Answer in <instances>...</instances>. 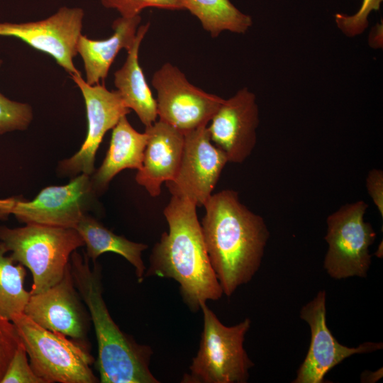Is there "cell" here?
Returning <instances> with one entry per match:
<instances>
[{"label":"cell","mask_w":383,"mask_h":383,"mask_svg":"<svg viewBox=\"0 0 383 383\" xmlns=\"http://www.w3.org/2000/svg\"><path fill=\"white\" fill-rule=\"evenodd\" d=\"M200 222L209 261L223 294L231 296L260 267L270 232L263 218L225 189L212 194Z\"/></svg>","instance_id":"cell-1"},{"label":"cell","mask_w":383,"mask_h":383,"mask_svg":"<svg viewBox=\"0 0 383 383\" xmlns=\"http://www.w3.org/2000/svg\"><path fill=\"white\" fill-rule=\"evenodd\" d=\"M196 207L187 198L172 196L163 211L168 231L153 247L145 273V277L175 280L192 312L198 311L202 303L218 300L223 294L205 248Z\"/></svg>","instance_id":"cell-2"},{"label":"cell","mask_w":383,"mask_h":383,"mask_svg":"<svg viewBox=\"0 0 383 383\" xmlns=\"http://www.w3.org/2000/svg\"><path fill=\"white\" fill-rule=\"evenodd\" d=\"M74 285L87 306L98 343L97 367L101 383H158L149 365L152 350L138 344L112 319L103 298L101 267L76 250L70 259Z\"/></svg>","instance_id":"cell-3"},{"label":"cell","mask_w":383,"mask_h":383,"mask_svg":"<svg viewBox=\"0 0 383 383\" xmlns=\"http://www.w3.org/2000/svg\"><path fill=\"white\" fill-rule=\"evenodd\" d=\"M0 240L11 252L13 261L30 271V295L57 284L62 278L72 252L84 245L75 228L38 224L14 228L0 226Z\"/></svg>","instance_id":"cell-4"},{"label":"cell","mask_w":383,"mask_h":383,"mask_svg":"<svg viewBox=\"0 0 383 383\" xmlns=\"http://www.w3.org/2000/svg\"><path fill=\"white\" fill-rule=\"evenodd\" d=\"M204 327L199 348L184 375V383H245L254 366L245 348L244 340L251 326L247 318L226 326L207 306H200Z\"/></svg>","instance_id":"cell-5"},{"label":"cell","mask_w":383,"mask_h":383,"mask_svg":"<svg viewBox=\"0 0 383 383\" xmlns=\"http://www.w3.org/2000/svg\"><path fill=\"white\" fill-rule=\"evenodd\" d=\"M16 326L35 374L45 383H96L93 357L85 345L38 325L23 313L15 315Z\"/></svg>","instance_id":"cell-6"},{"label":"cell","mask_w":383,"mask_h":383,"mask_svg":"<svg viewBox=\"0 0 383 383\" xmlns=\"http://www.w3.org/2000/svg\"><path fill=\"white\" fill-rule=\"evenodd\" d=\"M367 207L362 200L347 204L326 219L328 250L323 268L333 279L367 276L372 262L370 247L377 235L364 218Z\"/></svg>","instance_id":"cell-7"},{"label":"cell","mask_w":383,"mask_h":383,"mask_svg":"<svg viewBox=\"0 0 383 383\" xmlns=\"http://www.w3.org/2000/svg\"><path fill=\"white\" fill-rule=\"evenodd\" d=\"M159 120L184 133L207 126L224 99L192 84L170 62L164 63L152 77Z\"/></svg>","instance_id":"cell-8"},{"label":"cell","mask_w":383,"mask_h":383,"mask_svg":"<svg viewBox=\"0 0 383 383\" xmlns=\"http://www.w3.org/2000/svg\"><path fill=\"white\" fill-rule=\"evenodd\" d=\"M70 77L79 87L85 102L87 133L80 149L71 157L60 162L57 170L60 176L73 178L80 174L94 173L96 153L104 135L131 110L116 90L109 91L101 84L90 85L81 74Z\"/></svg>","instance_id":"cell-9"},{"label":"cell","mask_w":383,"mask_h":383,"mask_svg":"<svg viewBox=\"0 0 383 383\" xmlns=\"http://www.w3.org/2000/svg\"><path fill=\"white\" fill-rule=\"evenodd\" d=\"M96 197L91 175L80 174L67 184L43 189L32 201L21 197L11 214L26 224L75 228L94 209Z\"/></svg>","instance_id":"cell-10"},{"label":"cell","mask_w":383,"mask_h":383,"mask_svg":"<svg viewBox=\"0 0 383 383\" xmlns=\"http://www.w3.org/2000/svg\"><path fill=\"white\" fill-rule=\"evenodd\" d=\"M84 11L63 6L50 16L37 21L0 23V37L18 38L33 48L50 55L70 76L81 74L73 58L82 35Z\"/></svg>","instance_id":"cell-11"},{"label":"cell","mask_w":383,"mask_h":383,"mask_svg":"<svg viewBox=\"0 0 383 383\" xmlns=\"http://www.w3.org/2000/svg\"><path fill=\"white\" fill-rule=\"evenodd\" d=\"M202 126L184 133L179 167L175 177L165 182L172 196L184 197L202 206L210 198L227 162L226 155L210 140Z\"/></svg>","instance_id":"cell-12"},{"label":"cell","mask_w":383,"mask_h":383,"mask_svg":"<svg viewBox=\"0 0 383 383\" xmlns=\"http://www.w3.org/2000/svg\"><path fill=\"white\" fill-rule=\"evenodd\" d=\"M300 318L310 328L311 341L307 354L297 370L294 383H323L326 374L345 359L356 354L382 349V343L365 342L357 347L342 345L326 323V293L321 290L300 311Z\"/></svg>","instance_id":"cell-13"},{"label":"cell","mask_w":383,"mask_h":383,"mask_svg":"<svg viewBox=\"0 0 383 383\" xmlns=\"http://www.w3.org/2000/svg\"><path fill=\"white\" fill-rule=\"evenodd\" d=\"M74 285L70 262L62 278L48 289L30 295L23 313L38 325L88 347L91 321Z\"/></svg>","instance_id":"cell-14"},{"label":"cell","mask_w":383,"mask_h":383,"mask_svg":"<svg viewBox=\"0 0 383 383\" xmlns=\"http://www.w3.org/2000/svg\"><path fill=\"white\" fill-rule=\"evenodd\" d=\"M258 125L255 94L244 87L224 99L206 128L211 141L223 151L228 161L240 164L255 147Z\"/></svg>","instance_id":"cell-15"},{"label":"cell","mask_w":383,"mask_h":383,"mask_svg":"<svg viewBox=\"0 0 383 383\" xmlns=\"http://www.w3.org/2000/svg\"><path fill=\"white\" fill-rule=\"evenodd\" d=\"M148 142L143 165L135 176L136 182L152 197L158 196L163 182L176 176L183 151L184 133L158 120L145 127Z\"/></svg>","instance_id":"cell-16"},{"label":"cell","mask_w":383,"mask_h":383,"mask_svg":"<svg viewBox=\"0 0 383 383\" xmlns=\"http://www.w3.org/2000/svg\"><path fill=\"white\" fill-rule=\"evenodd\" d=\"M141 17L120 16L111 25L113 34L104 40H92L81 35L77 53L82 59L85 81L90 85L100 84L108 76L109 69L121 50H128L134 43Z\"/></svg>","instance_id":"cell-17"},{"label":"cell","mask_w":383,"mask_h":383,"mask_svg":"<svg viewBox=\"0 0 383 383\" xmlns=\"http://www.w3.org/2000/svg\"><path fill=\"white\" fill-rule=\"evenodd\" d=\"M147 142L145 132L137 131L126 116L120 118L112 128L109 148L101 165L91 175L96 195L104 193L112 179L121 171L141 169Z\"/></svg>","instance_id":"cell-18"},{"label":"cell","mask_w":383,"mask_h":383,"mask_svg":"<svg viewBox=\"0 0 383 383\" xmlns=\"http://www.w3.org/2000/svg\"><path fill=\"white\" fill-rule=\"evenodd\" d=\"M149 28L150 23L138 27L134 43L127 50L125 62L114 72L116 91L126 106L135 112L145 127L155 123L157 118L155 99L138 61L140 46Z\"/></svg>","instance_id":"cell-19"},{"label":"cell","mask_w":383,"mask_h":383,"mask_svg":"<svg viewBox=\"0 0 383 383\" xmlns=\"http://www.w3.org/2000/svg\"><path fill=\"white\" fill-rule=\"evenodd\" d=\"M75 229L87 247L85 254L93 262L104 252L116 253L134 267L138 282H143L146 268L142 259V252L148 248L147 245L133 242L124 236L115 234L88 213L82 217Z\"/></svg>","instance_id":"cell-20"},{"label":"cell","mask_w":383,"mask_h":383,"mask_svg":"<svg viewBox=\"0 0 383 383\" xmlns=\"http://www.w3.org/2000/svg\"><path fill=\"white\" fill-rule=\"evenodd\" d=\"M200 21L212 38L223 31L245 33L251 27V16L241 12L230 0H179Z\"/></svg>","instance_id":"cell-21"},{"label":"cell","mask_w":383,"mask_h":383,"mask_svg":"<svg viewBox=\"0 0 383 383\" xmlns=\"http://www.w3.org/2000/svg\"><path fill=\"white\" fill-rule=\"evenodd\" d=\"M8 250L0 240V316L11 321L18 313H23L30 296L23 287L26 270L21 264L15 265Z\"/></svg>","instance_id":"cell-22"},{"label":"cell","mask_w":383,"mask_h":383,"mask_svg":"<svg viewBox=\"0 0 383 383\" xmlns=\"http://www.w3.org/2000/svg\"><path fill=\"white\" fill-rule=\"evenodd\" d=\"M3 60L0 59V68ZM33 118L32 106L11 100L0 93V135L26 130Z\"/></svg>","instance_id":"cell-23"},{"label":"cell","mask_w":383,"mask_h":383,"mask_svg":"<svg viewBox=\"0 0 383 383\" xmlns=\"http://www.w3.org/2000/svg\"><path fill=\"white\" fill-rule=\"evenodd\" d=\"M106 9L116 10L123 17H133L140 15L148 8L167 10H183L179 0H100Z\"/></svg>","instance_id":"cell-24"},{"label":"cell","mask_w":383,"mask_h":383,"mask_svg":"<svg viewBox=\"0 0 383 383\" xmlns=\"http://www.w3.org/2000/svg\"><path fill=\"white\" fill-rule=\"evenodd\" d=\"M383 0H362L358 11L353 15L337 13L335 21L343 33L350 37L359 35L368 26V16L373 11L379 9Z\"/></svg>","instance_id":"cell-25"},{"label":"cell","mask_w":383,"mask_h":383,"mask_svg":"<svg viewBox=\"0 0 383 383\" xmlns=\"http://www.w3.org/2000/svg\"><path fill=\"white\" fill-rule=\"evenodd\" d=\"M1 383H45L31 368L23 343L16 350Z\"/></svg>","instance_id":"cell-26"},{"label":"cell","mask_w":383,"mask_h":383,"mask_svg":"<svg viewBox=\"0 0 383 383\" xmlns=\"http://www.w3.org/2000/svg\"><path fill=\"white\" fill-rule=\"evenodd\" d=\"M21 343L14 323L0 316V383L11 358Z\"/></svg>","instance_id":"cell-27"},{"label":"cell","mask_w":383,"mask_h":383,"mask_svg":"<svg viewBox=\"0 0 383 383\" xmlns=\"http://www.w3.org/2000/svg\"><path fill=\"white\" fill-rule=\"evenodd\" d=\"M366 187L374 204L383 217V172L379 169L371 170L366 179Z\"/></svg>","instance_id":"cell-28"},{"label":"cell","mask_w":383,"mask_h":383,"mask_svg":"<svg viewBox=\"0 0 383 383\" xmlns=\"http://www.w3.org/2000/svg\"><path fill=\"white\" fill-rule=\"evenodd\" d=\"M21 197L12 196L4 199H0V220H7L11 214L12 210Z\"/></svg>","instance_id":"cell-29"},{"label":"cell","mask_w":383,"mask_h":383,"mask_svg":"<svg viewBox=\"0 0 383 383\" xmlns=\"http://www.w3.org/2000/svg\"><path fill=\"white\" fill-rule=\"evenodd\" d=\"M367 374L362 373L361 376L362 382H374L382 377V369L377 370V372L367 371Z\"/></svg>","instance_id":"cell-30"}]
</instances>
